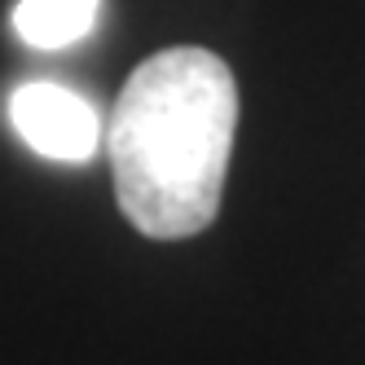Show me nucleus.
Here are the masks:
<instances>
[{
  "label": "nucleus",
  "instance_id": "1",
  "mask_svg": "<svg viewBox=\"0 0 365 365\" xmlns=\"http://www.w3.org/2000/svg\"><path fill=\"white\" fill-rule=\"evenodd\" d=\"M238 133V84L212 48L176 44L145 58L110 110L115 198L137 233L194 238L220 212Z\"/></svg>",
  "mask_w": 365,
  "mask_h": 365
},
{
  "label": "nucleus",
  "instance_id": "2",
  "mask_svg": "<svg viewBox=\"0 0 365 365\" xmlns=\"http://www.w3.org/2000/svg\"><path fill=\"white\" fill-rule=\"evenodd\" d=\"M9 123L36 154L53 163H88L101 145V119L80 93L31 80L9 93Z\"/></svg>",
  "mask_w": 365,
  "mask_h": 365
},
{
  "label": "nucleus",
  "instance_id": "3",
  "mask_svg": "<svg viewBox=\"0 0 365 365\" xmlns=\"http://www.w3.org/2000/svg\"><path fill=\"white\" fill-rule=\"evenodd\" d=\"M101 14V0H18L14 31L31 48H66L80 44Z\"/></svg>",
  "mask_w": 365,
  "mask_h": 365
}]
</instances>
